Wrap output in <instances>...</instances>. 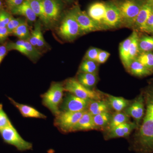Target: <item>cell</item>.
Here are the masks:
<instances>
[{"mask_svg": "<svg viewBox=\"0 0 153 153\" xmlns=\"http://www.w3.org/2000/svg\"><path fill=\"white\" fill-rule=\"evenodd\" d=\"M145 113L134 136L133 147L137 153H153V81L142 91Z\"/></svg>", "mask_w": 153, "mask_h": 153, "instance_id": "6da1fadb", "label": "cell"}, {"mask_svg": "<svg viewBox=\"0 0 153 153\" xmlns=\"http://www.w3.org/2000/svg\"><path fill=\"white\" fill-rule=\"evenodd\" d=\"M146 0H119L114 2L120 12L122 25L133 27L138 14Z\"/></svg>", "mask_w": 153, "mask_h": 153, "instance_id": "7a4b0ae2", "label": "cell"}, {"mask_svg": "<svg viewBox=\"0 0 153 153\" xmlns=\"http://www.w3.org/2000/svg\"><path fill=\"white\" fill-rule=\"evenodd\" d=\"M64 91L63 84L55 82L52 84L49 90L42 95L43 105L55 116L60 112L59 107L63 100Z\"/></svg>", "mask_w": 153, "mask_h": 153, "instance_id": "3957f363", "label": "cell"}, {"mask_svg": "<svg viewBox=\"0 0 153 153\" xmlns=\"http://www.w3.org/2000/svg\"><path fill=\"white\" fill-rule=\"evenodd\" d=\"M63 85L65 91H68L79 98L89 100H101L100 94L84 87L75 78L67 79Z\"/></svg>", "mask_w": 153, "mask_h": 153, "instance_id": "277c9868", "label": "cell"}, {"mask_svg": "<svg viewBox=\"0 0 153 153\" xmlns=\"http://www.w3.org/2000/svg\"><path fill=\"white\" fill-rule=\"evenodd\" d=\"M58 33L61 38L68 41H73L82 34L79 25L71 12L63 18L58 29Z\"/></svg>", "mask_w": 153, "mask_h": 153, "instance_id": "5b68a950", "label": "cell"}, {"mask_svg": "<svg viewBox=\"0 0 153 153\" xmlns=\"http://www.w3.org/2000/svg\"><path fill=\"white\" fill-rule=\"evenodd\" d=\"M0 134L5 142L12 145L21 151L32 149L33 145L20 136L13 124L0 130Z\"/></svg>", "mask_w": 153, "mask_h": 153, "instance_id": "8992f818", "label": "cell"}, {"mask_svg": "<svg viewBox=\"0 0 153 153\" xmlns=\"http://www.w3.org/2000/svg\"><path fill=\"white\" fill-rule=\"evenodd\" d=\"M70 12L78 23L82 34L105 30L100 25L94 22L87 13L81 10L78 6L74 7Z\"/></svg>", "mask_w": 153, "mask_h": 153, "instance_id": "52a82bcc", "label": "cell"}, {"mask_svg": "<svg viewBox=\"0 0 153 153\" xmlns=\"http://www.w3.org/2000/svg\"><path fill=\"white\" fill-rule=\"evenodd\" d=\"M84 111H85L79 112L60 111L56 116L55 125L63 132H71Z\"/></svg>", "mask_w": 153, "mask_h": 153, "instance_id": "ba28073f", "label": "cell"}, {"mask_svg": "<svg viewBox=\"0 0 153 153\" xmlns=\"http://www.w3.org/2000/svg\"><path fill=\"white\" fill-rule=\"evenodd\" d=\"M91 100L83 99L73 94L66 96L62 102L61 107L62 111L79 112L87 109L89 102Z\"/></svg>", "mask_w": 153, "mask_h": 153, "instance_id": "9c48e42d", "label": "cell"}, {"mask_svg": "<svg viewBox=\"0 0 153 153\" xmlns=\"http://www.w3.org/2000/svg\"><path fill=\"white\" fill-rule=\"evenodd\" d=\"M7 48L8 51L15 50L19 51L33 60H37L41 55V52L36 47L26 40H19L15 43H9Z\"/></svg>", "mask_w": 153, "mask_h": 153, "instance_id": "30bf717a", "label": "cell"}, {"mask_svg": "<svg viewBox=\"0 0 153 153\" xmlns=\"http://www.w3.org/2000/svg\"><path fill=\"white\" fill-rule=\"evenodd\" d=\"M125 113L134 119L138 127L141 123L145 113L144 98L142 92L125 109Z\"/></svg>", "mask_w": 153, "mask_h": 153, "instance_id": "8fae6325", "label": "cell"}, {"mask_svg": "<svg viewBox=\"0 0 153 153\" xmlns=\"http://www.w3.org/2000/svg\"><path fill=\"white\" fill-rule=\"evenodd\" d=\"M106 5L105 25L106 29L115 28L123 25L120 12L114 2L106 3Z\"/></svg>", "mask_w": 153, "mask_h": 153, "instance_id": "7c38bea8", "label": "cell"}, {"mask_svg": "<svg viewBox=\"0 0 153 153\" xmlns=\"http://www.w3.org/2000/svg\"><path fill=\"white\" fill-rule=\"evenodd\" d=\"M106 11V3L97 2L89 6L87 14L94 22L106 30L105 25Z\"/></svg>", "mask_w": 153, "mask_h": 153, "instance_id": "4fadbf2b", "label": "cell"}, {"mask_svg": "<svg viewBox=\"0 0 153 153\" xmlns=\"http://www.w3.org/2000/svg\"><path fill=\"white\" fill-rule=\"evenodd\" d=\"M153 10V6L146 1L137 16L133 27L146 32L147 22Z\"/></svg>", "mask_w": 153, "mask_h": 153, "instance_id": "5bb4252c", "label": "cell"}, {"mask_svg": "<svg viewBox=\"0 0 153 153\" xmlns=\"http://www.w3.org/2000/svg\"><path fill=\"white\" fill-rule=\"evenodd\" d=\"M135 122H128L122 124L108 131L106 135L107 139L125 137L129 135L134 129L138 128Z\"/></svg>", "mask_w": 153, "mask_h": 153, "instance_id": "9a60e30c", "label": "cell"}, {"mask_svg": "<svg viewBox=\"0 0 153 153\" xmlns=\"http://www.w3.org/2000/svg\"><path fill=\"white\" fill-rule=\"evenodd\" d=\"M44 10L49 23L56 22L60 17L61 5L57 0H43Z\"/></svg>", "mask_w": 153, "mask_h": 153, "instance_id": "2e32d148", "label": "cell"}, {"mask_svg": "<svg viewBox=\"0 0 153 153\" xmlns=\"http://www.w3.org/2000/svg\"><path fill=\"white\" fill-rule=\"evenodd\" d=\"M9 100L14 106L16 107L23 117H25L45 119L46 115L39 112L36 108L27 105L21 104L15 101L13 99L9 97Z\"/></svg>", "mask_w": 153, "mask_h": 153, "instance_id": "e0dca14e", "label": "cell"}, {"mask_svg": "<svg viewBox=\"0 0 153 153\" xmlns=\"http://www.w3.org/2000/svg\"><path fill=\"white\" fill-rule=\"evenodd\" d=\"M12 13L15 15L23 16L31 22L36 21V14L31 8L27 0H25L21 4L11 9Z\"/></svg>", "mask_w": 153, "mask_h": 153, "instance_id": "ac0fdd59", "label": "cell"}, {"mask_svg": "<svg viewBox=\"0 0 153 153\" xmlns=\"http://www.w3.org/2000/svg\"><path fill=\"white\" fill-rule=\"evenodd\" d=\"M93 120V116L85 110L81 118L74 126L72 131L96 129Z\"/></svg>", "mask_w": 153, "mask_h": 153, "instance_id": "d6986e66", "label": "cell"}, {"mask_svg": "<svg viewBox=\"0 0 153 153\" xmlns=\"http://www.w3.org/2000/svg\"><path fill=\"white\" fill-rule=\"evenodd\" d=\"M127 70L134 76L143 77L150 75L153 71L144 66L137 59L132 61Z\"/></svg>", "mask_w": 153, "mask_h": 153, "instance_id": "ffe728a7", "label": "cell"}, {"mask_svg": "<svg viewBox=\"0 0 153 153\" xmlns=\"http://www.w3.org/2000/svg\"><path fill=\"white\" fill-rule=\"evenodd\" d=\"M131 36L122 42L120 45L119 52L121 60L123 66L127 69L131 63L130 57L129 46L131 41Z\"/></svg>", "mask_w": 153, "mask_h": 153, "instance_id": "44dd1931", "label": "cell"}, {"mask_svg": "<svg viewBox=\"0 0 153 153\" xmlns=\"http://www.w3.org/2000/svg\"><path fill=\"white\" fill-rule=\"evenodd\" d=\"M109 106L108 102L105 100H91L88 106L87 111L91 115L94 116L108 111Z\"/></svg>", "mask_w": 153, "mask_h": 153, "instance_id": "7402d4cb", "label": "cell"}, {"mask_svg": "<svg viewBox=\"0 0 153 153\" xmlns=\"http://www.w3.org/2000/svg\"><path fill=\"white\" fill-rule=\"evenodd\" d=\"M76 79L81 85L91 89L96 84L98 81V77L96 73H88L79 72Z\"/></svg>", "mask_w": 153, "mask_h": 153, "instance_id": "603a6c76", "label": "cell"}, {"mask_svg": "<svg viewBox=\"0 0 153 153\" xmlns=\"http://www.w3.org/2000/svg\"><path fill=\"white\" fill-rule=\"evenodd\" d=\"M31 8L36 14L46 25L49 24L44 10L43 0H27Z\"/></svg>", "mask_w": 153, "mask_h": 153, "instance_id": "cb8c5ba5", "label": "cell"}, {"mask_svg": "<svg viewBox=\"0 0 153 153\" xmlns=\"http://www.w3.org/2000/svg\"><path fill=\"white\" fill-rule=\"evenodd\" d=\"M108 102L109 106L117 112H121L130 105V101L123 97L108 96Z\"/></svg>", "mask_w": 153, "mask_h": 153, "instance_id": "d4e9b609", "label": "cell"}, {"mask_svg": "<svg viewBox=\"0 0 153 153\" xmlns=\"http://www.w3.org/2000/svg\"><path fill=\"white\" fill-rule=\"evenodd\" d=\"M129 117L126 113L117 112L111 117L108 126V131L122 124L129 122Z\"/></svg>", "mask_w": 153, "mask_h": 153, "instance_id": "484cf974", "label": "cell"}, {"mask_svg": "<svg viewBox=\"0 0 153 153\" xmlns=\"http://www.w3.org/2000/svg\"><path fill=\"white\" fill-rule=\"evenodd\" d=\"M131 39L129 46L130 57L131 61L136 59L140 54L139 48V36L136 31H134L131 35Z\"/></svg>", "mask_w": 153, "mask_h": 153, "instance_id": "4316f807", "label": "cell"}, {"mask_svg": "<svg viewBox=\"0 0 153 153\" xmlns=\"http://www.w3.org/2000/svg\"><path fill=\"white\" fill-rule=\"evenodd\" d=\"M111 116L109 111L102 113L93 116L94 123L97 129L105 127L108 126Z\"/></svg>", "mask_w": 153, "mask_h": 153, "instance_id": "83f0119b", "label": "cell"}, {"mask_svg": "<svg viewBox=\"0 0 153 153\" xmlns=\"http://www.w3.org/2000/svg\"><path fill=\"white\" fill-rule=\"evenodd\" d=\"M139 48L140 53L152 52L153 51V37L143 36L139 38Z\"/></svg>", "mask_w": 153, "mask_h": 153, "instance_id": "f1b7e54d", "label": "cell"}, {"mask_svg": "<svg viewBox=\"0 0 153 153\" xmlns=\"http://www.w3.org/2000/svg\"><path fill=\"white\" fill-rule=\"evenodd\" d=\"M12 34L14 36H16L20 40L28 41L30 38L31 34L27 21L15 29Z\"/></svg>", "mask_w": 153, "mask_h": 153, "instance_id": "f546056e", "label": "cell"}, {"mask_svg": "<svg viewBox=\"0 0 153 153\" xmlns=\"http://www.w3.org/2000/svg\"><path fill=\"white\" fill-rule=\"evenodd\" d=\"M98 64L96 61L84 59L79 66V72L96 73L98 70Z\"/></svg>", "mask_w": 153, "mask_h": 153, "instance_id": "4dcf8cb0", "label": "cell"}, {"mask_svg": "<svg viewBox=\"0 0 153 153\" xmlns=\"http://www.w3.org/2000/svg\"><path fill=\"white\" fill-rule=\"evenodd\" d=\"M136 59L146 68L153 71V53L152 52L140 53Z\"/></svg>", "mask_w": 153, "mask_h": 153, "instance_id": "1f68e13d", "label": "cell"}, {"mask_svg": "<svg viewBox=\"0 0 153 153\" xmlns=\"http://www.w3.org/2000/svg\"><path fill=\"white\" fill-rule=\"evenodd\" d=\"M41 32L42 31H41L40 24L39 23H36L35 26V29L31 33L30 38L28 40V41L30 42V44L33 45L34 47H36L38 38Z\"/></svg>", "mask_w": 153, "mask_h": 153, "instance_id": "d6a6232c", "label": "cell"}, {"mask_svg": "<svg viewBox=\"0 0 153 153\" xmlns=\"http://www.w3.org/2000/svg\"><path fill=\"white\" fill-rule=\"evenodd\" d=\"M26 22L27 21L26 20L22 18L15 19L13 17L7 26V28L9 33L10 34H12L15 29H16L19 26Z\"/></svg>", "mask_w": 153, "mask_h": 153, "instance_id": "836d02e7", "label": "cell"}, {"mask_svg": "<svg viewBox=\"0 0 153 153\" xmlns=\"http://www.w3.org/2000/svg\"><path fill=\"white\" fill-rule=\"evenodd\" d=\"M12 124L7 115L3 109V105L0 104V130Z\"/></svg>", "mask_w": 153, "mask_h": 153, "instance_id": "e575fe53", "label": "cell"}, {"mask_svg": "<svg viewBox=\"0 0 153 153\" xmlns=\"http://www.w3.org/2000/svg\"><path fill=\"white\" fill-rule=\"evenodd\" d=\"M101 49L96 47H91L85 53L84 59L96 62L99 53Z\"/></svg>", "mask_w": 153, "mask_h": 153, "instance_id": "d590c367", "label": "cell"}, {"mask_svg": "<svg viewBox=\"0 0 153 153\" xmlns=\"http://www.w3.org/2000/svg\"><path fill=\"white\" fill-rule=\"evenodd\" d=\"M12 18L10 14L2 10L0 13V27H7Z\"/></svg>", "mask_w": 153, "mask_h": 153, "instance_id": "8d00e7d4", "label": "cell"}, {"mask_svg": "<svg viewBox=\"0 0 153 153\" xmlns=\"http://www.w3.org/2000/svg\"><path fill=\"white\" fill-rule=\"evenodd\" d=\"M110 54L107 51L100 50L96 62L99 64L104 63L109 58Z\"/></svg>", "mask_w": 153, "mask_h": 153, "instance_id": "74e56055", "label": "cell"}, {"mask_svg": "<svg viewBox=\"0 0 153 153\" xmlns=\"http://www.w3.org/2000/svg\"><path fill=\"white\" fill-rule=\"evenodd\" d=\"M10 35L7 27H0V43H3L5 41Z\"/></svg>", "mask_w": 153, "mask_h": 153, "instance_id": "f35d334b", "label": "cell"}, {"mask_svg": "<svg viewBox=\"0 0 153 153\" xmlns=\"http://www.w3.org/2000/svg\"><path fill=\"white\" fill-rule=\"evenodd\" d=\"M146 33H153V10L147 22Z\"/></svg>", "mask_w": 153, "mask_h": 153, "instance_id": "ab89813d", "label": "cell"}, {"mask_svg": "<svg viewBox=\"0 0 153 153\" xmlns=\"http://www.w3.org/2000/svg\"><path fill=\"white\" fill-rule=\"evenodd\" d=\"M7 47L4 45L0 46V64L3 61V59L7 55Z\"/></svg>", "mask_w": 153, "mask_h": 153, "instance_id": "60d3db41", "label": "cell"}, {"mask_svg": "<svg viewBox=\"0 0 153 153\" xmlns=\"http://www.w3.org/2000/svg\"><path fill=\"white\" fill-rule=\"evenodd\" d=\"M146 1L153 6V0H146Z\"/></svg>", "mask_w": 153, "mask_h": 153, "instance_id": "b9f144b4", "label": "cell"}, {"mask_svg": "<svg viewBox=\"0 0 153 153\" xmlns=\"http://www.w3.org/2000/svg\"><path fill=\"white\" fill-rule=\"evenodd\" d=\"M2 3L1 1H0V13L2 10Z\"/></svg>", "mask_w": 153, "mask_h": 153, "instance_id": "7bdbcfd3", "label": "cell"}, {"mask_svg": "<svg viewBox=\"0 0 153 153\" xmlns=\"http://www.w3.org/2000/svg\"><path fill=\"white\" fill-rule=\"evenodd\" d=\"M67 1H68V0H67Z\"/></svg>", "mask_w": 153, "mask_h": 153, "instance_id": "ee69618b", "label": "cell"}, {"mask_svg": "<svg viewBox=\"0 0 153 153\" xmlns=\"http://www.w3.org/2000/svg\"></svg>", "mask_w": 153, "mask_h": 153, "instance_id": "f6af8a7d", "label": "cell"}, {"mask_svg": "<svg viewBox=\"0 0 153 153\" xmlns=\"http://www.w3.org/2000/svg\"><path fill=\"white\" fill-rule=\"evenodd\" d=\"M0 1H1V0H0Z\"/></svg>", "mask_w": 153, "mask_h": 153, "instance_id": "bcb514c9", "label": "cell"}]
</instances>
